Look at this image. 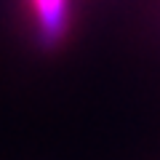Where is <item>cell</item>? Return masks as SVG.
Here are the masks:
<instances>
[{
	"label": "cell",
	"instance_id": "6da1fadb",
	"mask_svg": "<svg viewBox=\"0 0 160 160\" xmlns=\"http://www.w3.org/2000/svg\"><path fill=\"white\" fill-rule=\"evenodd\" d=\"M43 46H59L69 29V0H29Z\"/></svg>",
	"mask_w": 160,
	"mask_h": 160
}]
</instances>
